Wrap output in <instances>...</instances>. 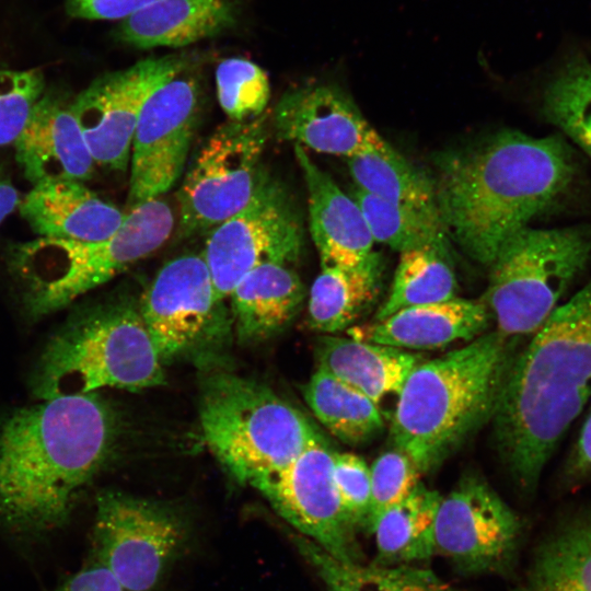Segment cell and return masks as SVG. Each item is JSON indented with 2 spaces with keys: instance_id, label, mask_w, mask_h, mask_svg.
Listing matches in <instances>:
<instances>
[{
  "instance_id": "cell-1",
  "label": "cell",
  "mask_w": 591,
  "mask_h": 591,
  "mask_svg": "<svg viewBox=\"0 0 591 591\" xmlns=\"http://www.w3.org/2000/svg\"><path fill=\"white\" fill-rule=\"evenodd\" d=\"M116 415L97 393L60 396L0 418V525L20 537L63 526L108 462Z\"/></svg>"
},
{
  "instance_id": "cell-2",
  "label": "cell",
  "mask_w": 591,
  "mask_h": 591,
  "mask_svg": "<svg viewBox=\"0 0 591 591\" xmlns=\"http://www.w3.org/2000/svg\"><path fill=\"white\" fill-rule=\"evenodd\" d=\"M576 162L560 135L514 129L440 153L433 181L444 232L470 258L489 266L509 237L565 194Z\"/></svg>"
},
{
  "instance_id": "cell-3",
  "label": "cell",
  "mask_w": 591,
  "mask_h": 591,
  "mask_svg": "<svg viewBox=\"0 0 591 591\" xmlns=\"http://www.w3.org/2000/svg\"><path fill=\"white\" fill-rule=\"evenodd\" d=\"M591 398V277L518 351L493 415L517 488L535 495L559 440Z\"/></svg>"
},
{
  "instance_id": "cell-4",
  "label": "cell",
  "mask_w": 591,
  "mask_h": 591,
  "mask_svg": "<svg viewBox=\"0 0 591 591\" xmlns=\"http://www.w3.org/2000/svg\"><path fill=\"white\" fill-rule=\"evenodd\" d=\"M519 339L498 331L419 363L406 379L391 426L395 448L422 474L493 418Z\"/></svg>"
},
{
  "instance_id": "cell-5",
  "label": "cell",
  "mask_w": 591,
  "mask_h": 591,
  "mask_svg": "<svg viewBox=\"0 0 591 591\" xmlns=\"http://www.w3.org/2000/svg\"><path fill=\"white\" fill-rule=\"evenodd\" d=\"M174 223L171 206L158 197L134 205L121 225L103 241L37 237L14 244L9 267L24 311L38 320L68 306L159 250Z\"/></svg>"
},
{
  "instance_id": "cell-6",
  "label": "cell",
  "mask_w": 591,
  "mask_h": 591,
  "mask_svg": "<svg viewBox=\"0 0 591 591\" xmlns=\"http://www.w3.org/2000/svg\"><path fill=\"white\" fill-rule=\"evenodd\" d=\"M164 383L163 363L132 302L100 305L69 320L47 341L31 380L38 401Z\"/></svg>"
},
{
  "instance_id": "cell-7",
  "label": "cell",
  "mask_w": 591,
  "mask_h": 591,
  "mask_svg": "<svg viewBox=\"0 0 591 591\" xmlns=\"http://www.w3.org/2000/svg\"><path fill=\"white\" fill-rule=\"evenodd\" d=\"M199 422L211 453L237 482L248 485L324 440L301 410L270 387L229 372L205 382Z\"/></svg>"
},
{
  "instance_id": "cell-8",
  "label": "cell",
  "mask_w": 591,
  "mask_h": 591,
  "mask_svg": "<svg viewBox=\"0 0 591 591\" xmlns=\"http://www.w3.org/2000/svg\"><path fill=\"white\" fill-rule=\"evenodd\" d=\"M591 259V227L537 229L509 237L490 266L482 300L508 338L531 336L559 305Z\"/></svg>"
},
{
  "instance_id": "cell-9",
  "label": "cell",
  "mask_w": 591,
  "mask_h": 591,
  "mask_svg": "<svg viewBox=\"0 0 591 591\" xmlns=\"http://www.w3.org/2000/svg\"><path fill=\"white\" fill-rule=\"evenodd\" d=\"M265 118L230 120L199 150L178 192L182 236L208 234L251 200L265 172Z\"/></svg>"
},
{
  "instance_id": "cell-10",
  "label": "cell",
  "mask_w": 591,
  "mask_h": 591,
  "mask_svg": "<svg viewBox=\"0 0 591 591\" xmlns=\"http://www.w3.org/2000/svg\"><path fill=\"white\" fill-rule=\"evenodd\" d=\"M187 534V522L169 505L116 490H105L96 498V560L125 591L151 590Z\"/></svg>"
},
{
  "instance_id": "cell-11",
  "label": "cell",
  "mask_w": 591,
  "mask_h": 591,
  "mask_svg": "<svg viewBox=\"0 0 591 591\" xmlns=\"http://www.w3.org/2000/svg\"><path fill=\"white\" fill-rule=\"evenodd\" d=\"M302 244V223L292 198L279 181L264 172L251 200L207 235L201 255L217 302L229 298L255 267L294 263Z\"/></svg>"
},
{
  "instance_id": "cell-12",
  "label": "cell",
  "mask_w": 591,
  "mask_h": 591,
  "mask_svg": "<svg viewBox=\"0 0 591 591\" xmlns=\"http://www.w3.org/2000/svg\"><path fill=\"white\" fill-rule=\"evenodd\" d=\"M526 532L528 522L483 478L466 476L441 498L434 555L463 575H509Z\"/></svg>"
},
{
  "instance_id": "cell-13",
  "label": "cell",
  "mask_w": 591,
  "mask_h": 591,
  "mask_svg": "<svg viewBox=\"0 0 591 591\" xmlns=\"http://www.w3.org/2000/svg\"><path fill=\"white\" fill-rule=\"evenodd\" d=\"M334 455L325 440L320 441L251 486L298 534L343 563L361 564L359 531L347 515L335 486Z\"/></svg>"
},
{
  "instance_id": "cell-14",
  "label": "cell",
  "mask_w": 591,
  "mask_h": 591,
  "mask_svg": "<svg viewBox=\"0 0 591 591\" xmlns=\"http://www.w3.org/2000/svg\"><path fill=\"white\" fill-rule=\"evenodd\" d=\"M186 55L147 58L97 77L71 102L95 164L126 171L140 113L152 92L184 72Z\"/></svg>"
},
{
  "instance_id": "cell-15",
  "label": "cell",
  "mask_w": 591,
  "mask_h": 591,
  "mask_svg": "<svg viewBox=\"0 0 591 591\" xmlns=\"http://www.w3.org/2000/svg\"><path fill=\"white\" fill-rule=\"evenodd\" d=\"M198 113V85L179 73L148 97L136 125L130 152L131 207L158 198L181 177Z\"/></svg>"
},
{
  "instance_id": "cell-16",
  "label": "cell",
  "mask_w": 591,
  "mask_h": 591,
  "mask_svg": "<svg viewBox=\"0 0 591 591\" xmlns=\"http://www.w3.org/2000/svg\"><path fill=\"white\" fill-rule=\"evenodd\" d=\"M217 303L201 254L178 256L160 269L138 306L162 363L201 339Z\"/></svg>"
},
{
  "instance_id": "cell-17",
  "label": "cell",
  "mask_w": 591,
  "mask_h": 591,
  "mask_svg": "<svg viewBox=\"0 0 591 591\" xmlns=\"http://www.w3.org/2000/svg\"><path fill=\"white\" fill-rule=\"evenodd\" d=\"M271 124L281 140L345 159L379 136L336 83H311L287 91L273 109Z\"/></svg>"
},
{
  "instance_id": "cell-18",
  "label": "cell",
  "mask_w": 591,
  "mask_h": 591,
  "mask_svg": "<svg viewBox=\"0 0 591 591\" xmlns=\"http://www.w3.org/2000/svg\"><path fill=\"white\" fill-rule=\"evenodd\" d=\"M62 92H44L14 141L15 159L34 186L58 181L89 179L95 162Z\"/></svg>"
},
{
  "instance_id": "cell-19",
  "label": "cell",
  "mask_w": 591,
  "mask_h": 591,
  "mask_svg": "<svg viewBox=\"0 0 591 591\" xmlns=\"http://www.w3.org/2000/svg\"><path fill=\"white\" fill-rule=\"evenodd\" d=\"M490 312L480 300H450L408 306L371 323L351 326L349 337L399 349H434L485 333Z\"/></svg>"
},
{
  "instance_id": "cell-20",
  "label": "cell",
  "mask_w": 591,
  "mask_h": 591,
  "mask_svg": "<svg viewBox=\"0 0 591 591\" xmlns=\"http://www.w3.org/2000/svg\"><path fill=\"white\" fill-rule=\"evenodd\" d=\"M294 154L306 185L310 232L321 264L354 266L364 262L374 252V241L359 205L304 148L294 144Z\"/></svg>"
},
{
  "instance_id": "cell-21",
  "label": "cell",
  "mask_w": 591,
  "mask_h": 591,
  "mask_svg": "<svg viewBox=\"0 0 591 591\" xmlns=\"http://www.w3.org/2000/svg\"><path fill=\"white\" fill-rule=\"evenodd\" d=\"M511 591H591V500L554 514Z\"/></svg>"
},
{
  "instance_id": "cell-22",
  "label": "cell",
  "mask_w": 591,
  "mask_h": 591,
  "mask_svg": "<svg viewBox=\"0 0 591 591\" xmlns=\"http://www.w3.org/2000/svg\"><path fill=\"white\" fill-rule=\"evenodd\" d=\"M19 210L38 237L79 242L109 237L126 217L79 181L34 185Z\"/></svg>"
},
{
  "instance_id": "cell-23",
  "label": "cell",
  "mask_w": 591,
  "mask_h": 591,
  "mask_svg": "<svg viewBox=\"0 0 591 591\" xmlns=\"http://www.w3.org/2000/svg\"><path fill=\"white\" fill-rule=\"evenodd\" d=\"M236 0H159L121 20L115 39L148 49L184 47L231 28Z\"/></svg>"
},
{
  "instance_id": "cell-24",
  "label": "cell",
  "mask_w": 591,
  "mask_h": 591,
  "mask_svg": "<svg viewBox=\"0 0 591 591\" xmlns=\"http://www.w3.org/2000/svg\"><path fill=\"white\" fill-rule=\"evenodd\" d=\"M317 368L362 393L374 403L398 395L422 358L408 350L326 335L316 348Z\"/></svg>"
},
{
  "instance_id": "cell-25",
  "label": "cell",
  "mask_w": 591,
  "mask_h": 591,
  "mask_svg": "<svg viewBox=\"0 0 591 591\" xmlns=\"http://www.w3.org/2000/svg\"><path fill=\"white\" fill-rule=\"evenodd\" d=\"M229 298L237 336L256 341L279 332L296 316L304 287L289 265L266 263L247 273Z\"/></svg>"
},
{
  "instance_id": "cell-26",
  "label": "cell",
  "mask_w": 591,
  "mask_h": 591,
  "mask_svg": "<svg viewBox=\"0 0 591 591\" xmlns=\"http://www.w3.org/2000/svg\"><path fill=\"white\" fill-rule=\"evenodd\" d=\"M381 276V257L375 252L354 266L322 264L310 289V326L324 334L351 327L378 297Z\"/></svg>"
},
{
  "instance_id": "cell-27",
  "label": "cell",
  "mask_w": 591,
  "mask_h": 591,
  "mask_svg": "<svg viewBox=\"0 0 591 591\" xmlns=\"http://www.w3.org/2000/svg\"><path fill=\"white\" fill-rule=\"evenodd\" d=\"M442 496L419 483L373 520L376 558L382 566L412 565L434 556V528Z\"/></svg>"
},
{
  "instance_id": "cell-28",
  "label": "cell",
  "mask_w": 591,
  "mask_h": 591,
  "mask_svg": "<svg viewBox=\"0 0 591 591\" xmlns=\"http://www.w3.org/2000/svg\"><path fill=\"white\" fill-rule=\"evenodd\" d=\"M346 160L356 188L439 216L433 177L413 165L380 135Z\"/></svg>"
},
{
  "instance_id": "cell-29",
  "label": "cell",
  "mask_w": 591,
  "mask_h": 591,
  "mask_svg": "<svg viewBox=\"0 0 591 591\" xmlns=\"http://www.w3.org/2000/svg\"><path fill=\"white\" fill-rule=\"evenodd\" d=\"M291 538L326 591H460L429 569L413 565L347 564L300 534L291 533Z\"/></svg>"
},
{
  "instance_id": "cell-30",
  "label": "cell",
  "mask_w": 591,
  "mask_h": 591,
  "mask_svg": "<svg viewBox=\"0 0 591 591\" xmlns=\"http://www.w3.org/2000/svg\"><path fill=\"white\" fill-rule=\"evenodd\" d=\"M302 393L316 419L348 444L366 442L383 428L379 404L322 369L316 368Z\"/></svg>"
},
{
  "instance_id": "cell-31",
  "label": "cell",
  "mask_w": 591,
  "mask_h": 591,
  "mask_svg": "<svg viewBox=\"0 0 591 591\" xmlns=\"http://www.w3.org/2000/svg\"><path fill=\"white\" fill-rule=\"evenodd\" d=\"M399 254L391 290L374 320H382L408 306L456 297V279L445 240Z\"/></svg>"
},
{
  "instance_id": "cell-32",
  "label": "cell",
  "mask_w": 591,
  "mask_h": 591,
  "mask_svg": "<svg viewBox=\"0 0 591 591\" xmlns=\"http://www.w3.org/2000/svg\"><path fill=\"white\" fill-rule=\"evenodd\" d=\"M544 117L591 160V61L570 56L552 76L542 97Z\"/></svg>"
},
{
  "instance_id": "cell-33",
  "label": "cell",
  "mask_w": 591,
  "mask_h": 591,
  "mask_svg": "<svg viewBox=\"0 0 591 591\" xmlns=\"http://www.w3.org/2000/svg\"><path fill=\"white\" fill-rule=\"evenodd\" d=\"M374 243L399 253L444 241L439 216L352 189Z\"/></svg>"
},
{
  "instance_id": "cell-34",
  "label": "cell",
  "mask_w": 591,
  "mask_h": 591,
  "mask_svg": "<svg viewBox=\"0 0 591 591\" xmlns=\"http://www.w3.org/2000/svg\"><path fill=\"white\" fill-rule=\"evenodd\" d=\"M216 86L219 104L232 121L262 116L270 99L267 73L243 58H228L217 66Z\"/></svg>"
},
{
  "instance_id": "cell-35",
  "label": "cell",
  "mask_w": 591,
  "mask_h": 591,
  "mask_svg": "<svg viewBox=\"0 0 591 591\" xmlns=\"http://www.w3.org/2000/svg\"><path fill=\"white\" fill-rule=\"evenodd\" d=\"M44 90L40 69L0 68V147L14 143Z\"/></svg>"
},
{
  "instance_id": "cell-36",
  "label": "cell",
  "mask_w": 591,
  "mask_h": 591,
  "mask_svg": "<svg viewBox=\"0 0 591 591\" xmlns=\"http://www.w3.org/2000/svg\"><path fill=\"white\" fill-rule=\"evenodd\" d=\"M370 473L372 501L368 531L378 514L404 499L421 483L422 475L414 461L397 448L375 459Z\"/></svg>"
},
{
  "instance_id": "cell-37",
  "label": "cell",
  "mask_w": 591,
  "mask_h": 591,
  "mask_svg": "<svg viewBox=\"0 0 591 591\" xmlns=\"http://www.w3.org/2000/svg\"><path fill=\"white\" fill-rule=\"evenodd\" d=\"M333 475L350 521L358 531H368L372 501L370 467L357 454L335 452Z\"/></svg>"
},
{
  "instance_id": "cell-38",
  "label": "cell",
  "mask_w": 591,
  "mask_h": 591,
  "mask_svg": "<svg viewBox=\"0 0 591 591\" xmlns=\"http://www.w3.org/2000/svg\"><path fill=\"white\" fill-rule=\"evenodd\" d=\"M589 483H591V408L561 466L557 490L564 496L577 491Z\"/></svg>"
},
{
  "instance_id": "cell-39",
  "label": "cell",
  "mask_w": 591,
  "mask_h": 591,
  "mask_svg": "<svg viewBox=\"0 0 591 591\" xmlns=\"http://www.w3.org/2000/svg\"><path fill=\"white\" fill-rule=\"evenodd\" d=\"M159 0H67L72 18L86 20H124Z\"/></svg>"
},
{
  "instance_id": "cell-40",
  "label": "cell",
  "mask_w": 591,
  "mask_h": 591,
  "mask_svg": "<svg viewBox=\"0 0 591 591\" xmlns=\"http://www.w3.org/2000/svg\"><path fill=\"white\" fill-rule=\"evenodd\" d=\"M53 591H125L114 575L100 561L85 566Z\"/></svg>"
},
{
  "instance_id": "cell-41",
  "label": "cell",
  "mask_w": 591,
  "mask_h": 591,
  "mask_svg": "<svg viewBox=\"0 0 591 591\" xmlns=\"http://www.w3.org/2000/svg\"><path fill=\"white\" fill-rule=\"evenodd\" d=\"M21 202L19 192L9 175L0 166V224Z\"/></svg>"
}]
</instances>
